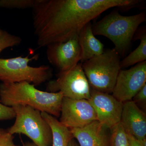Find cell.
<instances>
[{
	"mask_svg": "<svg viewBox=\"0 0 146 146\" xmlns=\"http://www.w3.org/2000/svg\"><path fill=\"white\" fill-rule=\"evenodd\" d=\"M141 0H38L33 8L34 34L39 48L66 42L106 11L138 7Z\"/></svg>",
	"mask_w": 146,
	"mask_h": 146,
	"instance_id": "cell-1",
	"label": "cell"
},
{
	"mask_svg": "<svg viewBox=\"0 0 146 146\" xmlns=\"http://www.w3.org/2000/svg\"><path fill=\"white\" fill-rule=\"evenodd\" d=\"M63 96L60 92L40 91L26 82L0 84V101L9 107L27 106L55 117H60Z\"/></svg>",
	"mask_w": 146,
	"mask_h": 146,
	"instance_id": "cell-2",
	"label": "cell"
},
{
	"mask_svg": "<svg viewBox=\"0 0 146 146\" xmlns=\"http://www.w3.org/2000/svg\"><path fill=\"white\" fill-rule=\"evenodd\" d=\"M146 19V11L124 16L114 10L92 25V31L94 35L109 39L115 46L114 49L123 56L129 48L138 27Z\"/></svg>",
	"mask_w": 146,
	"mask_h": 146,
	"instance_id": "cell-3",
	"label": "cell"
},
{
	"mask_svg": "<svg viewBox=\"0 0 146 146\" xmlns=\"http://www.w3.org/2000/svg\"><path fill=\"white\" fill-rule=\"evenodd\" d=\"M121 61L120 55L112 48L82 63L91 89L112 94L121 70Z\"/></svg>",
	"mask_w": 146,
	"mask_h": 146,
	"instance_id": "cell-4",
	"label": "cell"
},
{
	"mask_svg": "<svg viewBox=\"0 0 146 146\" xmlns=\"http://www.w3.org/2000/svg\"><path fill=\"white\" fill-rule=\"evenodd\" d=\"M37 55L29 58V56L9 58H0V80L5 83L26 82L38 86L50 80L52 71L48 65L34 67L29 63Z\"/></svg>",
	"mask_w": 146,
	"mask_h": 146,
	"instance_id": "cell-5",
	"label": "cell"
},
{
	"mask_svg": "<svg viewBox=\"0 0 146 146\" xmlns=\"http://www.w3.org/2000/svg\"><path fill=\"white\" fill-rule=\"evenodd\" d=\"M12 107L16 113V120L13 125L7 129L11 134H24L38 146H52L51 129L40 111L27 106Z\"/></svg>",
	"mask_w": 146,
	"mask_h": 146,
	"instance_id": "cell-6",
	"label": "cell"
},
{
	"mask_svg": "<svg viewBox=\"0 0 146 146\" xmlns=\"http://www.w3.org/2000/svg\"><path fill=\"white\" fill-rule=\"evenodd\" d=\"M46 90L51 93L61 92L63 97L72 99L89 100L91 97V88L82 63L60 72L56 79L48 82Z\"/></svg>",
	"mask_w": 146,
	"mask_h": 146,
	"instance_id": "cell-7",
	"label": "cell"
},
{
	"mask_svg": "<svg viewBox=\"0 0 146 146\" xmlns=\"http://www.w3.org/2000/svg\"><path fill=\"white\" fill-rule=\"evenodd\" d=\"M146 84V61L120 70L112 95L121 102L131 100Z\"/></svg>",
	"mask_w": 146,
	"mask_h": 146,
	"instance_id": "cell-8",
	"label": "cell"
},
{
	"mask_svg": "<svg viewBox=\"0 0 146 146\" xmlns=\"http://www.w3.org/2000/svg\"><path fill=\"white\" fill-rule=\"evenodd\" d=\"M60 122L68 128H80L98 120L89 100H74L63 97Z\"/></svg>",
	"mask_w": 146,
	"mask_h": 146,
	"instance_id": "cell-9",
	"label": "cell"
},
{
	"mask_svg": "<svg viewBox=\"0 0 146 146\" xmlns=\"http://www.w3.org/2000/svg\"><path fill=\"white\" fill-rule=\"evenodd\" d=\"M46 47L48 61L60 72L70 70L81 61L78 36L66 42L53 43Z\"/></svg>",
	"mask_w": 146,
	"mask_h": 146,
	"instance_id": "cell-10",
	"label": "cell"
},
{
	"mask_svg": "<svg viewBox=\"0 0 146 146\" xmlns=\"http://www.w3.org/2000/svg\"><path fill=\"white\" fill-rule=\"evenodd\" d=\"M89 101L100 123L110 129L120 123L123 103L110 94L91 89Z\"/></svg>",
	"mask_w": 146,
	"mask_h": 146,
	"instance_id": "cell-11",
	"label": "cell"
},
{
	"mask_svg": "<svg viewBox=\"0 0 146 146\" xmlns=\"http://www.w3.org/2000/svg\"><path fill=\"white\" fill-rule=\"evenodd\" d=\"M120 123L128 135L138 140L146 138V115L132 100L123 104Z\"/></svg>",
	"mask_w": 146,
	"mask_h": 146,
	"instance_id": "cell-12",
	"label": "cell"
},
{
	"mask_svg": "<svg viewBox=\"0 0 146 146\" xmlns=\"http://www.w3.org/2000/svg\"><path fill=\"white\" fill-rule=\"evenodd\" d=\"M70 129L79 146H109L111 129L98 120L83 127Z\"/></svg>",
	"mask_w": 146,
	"mask_h": 146,
	"instance_id": "cell-13",
	"label": "cell"
},
{
	"mask_svg": "<svg viewBox=\"0 0 146 146\" xmlns=\"http://www.w3.org/2000/svg\"><path fill=\"white\" fill-rule=\"evenodd\" d=\"M79 44L81 50V61L84 62L102 54L104 46L95 36L91 23L86 25L78 35Z\"/></svg>",
	"mask_w": 146,
	"mask_h": 146,
	"instance_id": "cell-14",
	"label": "cell"
},
{
	"mask_svg": "<svg viewBox=\"0 0 146 146\" xmlns=\"http://www.w3.org/2000/svg\"><path fill=\"white\" fill-rule=\"evenodd\" d=\"M42 117L50 127L52 133V146H68L73 137L70 129L60 122L55 117L45 112Z\"/></svg>",
	"mask_w": 146,
	"mask_h": 146,
	"instance_id": "cell-15",
	"label": "cell"
},
{
	"mask_svg": "<svg viewBox=\"0 0 146 146\" xmlns=\"http://www.w3.org/2000/svg\"><path fill=\"white\" fill-rule=\"evenodd\" d=\"M133 40L140 39L139 46L130 54L121 60L120 65L121 68H127L138 63L146 61V27L137 30Z\"/></svg>",
	"mask_w": 146,
	"mask_h": 146,
	"instance_id": "cell-16",
	"label": "cell"
},
{
	"mask_svg": "<svg viewBox=\"0 0 146 146\" xmlns=\"http://www.w3.org/2000/svg\"><path fill=\"white\" fill-rule=\"evenodd\" d=\"M109 146H129L128 135L120 123L111 129Z\"/></svg>",
	"mask_w": 146,
	"mask_h": 146,
	"instance_id": "cell-17",
	"label": "cell"
},
{
	"mask_svg": "<svg viewBox=\"0 0 146 146\" xmlns=\"http://www.w3.org/2000/svg\"><path fill=\"white\" fill-rule=\"evenodd\" d=\"M22 42L20 36L11 34L0 27V54L5 49L18 46Z\"/></svg>",
	"mask_w": 146,
	"mask_h": 146,
	"instance_id": "cell-18",
	"label": "cell"
},
{
	"mask_svg": "<svg viewBox=\"0 0 146 146\" xmlns=\"http://www.w3.org/2000/svg\"><path fill=\"white\" fill-rule=\"evenodd\" d=\"M38 0H0V7L10 9L33 8Z\"/></svg>",
	"mask_w": 146,
	"mask_h": 146,
	"instance_id": "cell-19",
	"label": "cell"
},
{
	"mask_svg": "<svg viewBox=\"0 0 146 146\" xmlns=\"http://www.w3.org/2000/svg\"><path fill=\"white\" fill-rule=\"evenodd\" d=\"M132 101L138 108L145 112L146 109V84L137 92Z\"/></svg>",
	"mask_w": 146,
	"mask_h": 146,
	"instance_id": "cell-20",
	"label": "cell"
},
{
	"mask_svg": "<svg viewBox=\"0 0 146 146\" xmlns=\"http://www.w3.org/2000/svg\"><path fill=\"white\" fill-rule=\"evenodd\" d=\"M13 138L8 129L0 128V146H19L14 143Z\"/></svg>",
	"mask_w": 146,
	"mask_h": 146,
	"instance_id": "cell-21",
	"label": "cell"
},
{
	"mask_svg": "<svg viewBox=\"0 0 146 146\" xmlns=\"http://www.w3.org/2000/svg\"><path fill=\"white\" fill-rule=\"evenodd\" d=\"M15 117L16 113L13 107L6 106L0 103V121L11 120Z\"/></svg>",
	"mask_w": 146,
	"mask_h": 146,
	"instance_id": "cell-22",
	"label": "cell"
},
{
	"mask_svg": "<svg viewBox=\"0 0 146 146\" xmlns=\"http://www.w3.org/2000/svg\"><path fill=\"white\" fill-rule=\"evenodd\" d=\"M128 136L129 138V146H143L139 140H137L130 135H128Z\"/></svg>",
	"mask_w": 146,
	"mask_h": 146,
	"instance_id": "cell-23",
	"label": "cell"
},
{
	"mask_svg": "<svg viewBox=\"0 0 146 146\" xmlns=\"http://www.w3.org/2000/svg\"><path fill=\"white\" fill-rule=\"evenodd\" d=\"M68 146H79L78 143L76 141L75 139L73 138L69 142Z\"/></svg>",
	"mask_w": 146,
	"mask_h": 146,
	"instance_id": "cell-24",
	"label": "cell"
},
{
	"mask_svg": "<svg viewBox=\"0 0 146 146\" xmlns=\"http://www.w3.org/2000/svg\"><path fill=\"white\" fill-rule=\"evenodd\" d=\"M23 146H38L33 143H29V142H27V143L23 144Z\"/></svg>",
	"mask_w": 146,
	"mask_h": 146,
	"instance_id": "cell-25",
	"label": "cell"
}]
</instances>
